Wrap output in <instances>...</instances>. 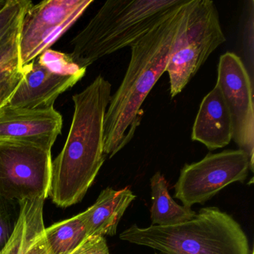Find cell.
Masks as SVG:
<instances>
[{
    "mask_svg": "<svg viewBox=\"0 0 254 254\" xmlns=\"http://www.w3.org/2000/svg\"><path fill=\"white\" fill-rule=\"evenodd\" d=\"M191 139L209 151L224 148L233 139V123L218 84L204 96L191 130Z\"/></svg>",
    "mask_w": 254,
    "mask_h": 254,
    "instance_id": "obj_12",
    "label": "cell"
},
{
    "mask_svg": "<svg viewBox=\"0 0 254 254\" xmlns=\"http://www.w3.org/2000/svg\"><path fill=\"white\" fill-rule=\"evenodd\" d=\"M45 197L19 201L17 222L0 254H51L44 225Z\"/></svg>",
    "mask_w": 254,
    "mask_h": 254,
    "instance_id": "obj_13",
    "label": "cell"
},
{
    "mask_svg": "<svg viewBox=\"0 0 254 254\" xmlns=\"http://www.w3.org/2000/svg\"><path fill=\"white\" fill-rule=\"evenodd\" d=\"M251 169L249 159L241 149L208 154L200 161L185 164L174 186L175 198L191 207L204 203L233 183H243Z\"/></svg>",
    "mask_w": 254,
    "mask_h": 254,
    "instance_id": "obj_7",
    "label": "cell"
},
{
    "mask_svg": "<svg viewBox=\"0 0 254 254\" xmlns=\"http://www.w3.org/2000/svg\"><path fill=\"white\" fill-rule=\"evenodd\" d=\"M8 0H0V11L8 3Z\"/></svg>",
    "mask_w": 254,
    "mask_h": 254,
    "instance_id": "obj_22",
    "label": "cell"
},
{
    "mask_svg": "<svg viewBox=\"0 0 254 254\" xmlns=\"http://www.w3.org/2000/svg\"><path fill=\"white\" fill-rule=\"evenodd\" d=\"M37 59L40 63L49 69L62 75L78 76L82 78L87 71L85 68L80 67L77 65L69 55L50 49L44 51Z\"/></svg>",
    "mask_w": 254,
    "mask_h": 254,
    "instance_id": "obj_18",
    "label": "cell"
},
{
    "mask_svg": "<svg viewBox=\"0 0 254 254\" xmlns=\"http://www.w3.org/2000/svg\"><path fill=\"white\" fill-rule=\"evenodd\" d=\"M23 79L8 105L23 109L54 108L59 96L77 84L81 77L54 72L38 59L23 66Z\"/></svg>",
    "mask_w": 254,
    "mask_h": 254,
    "instance_id": "obj_11",
    "label": "cell"
},
{
    "mask_svg": "<svg viewBox=\"0 0 254 254\" xmlns=\"http://www.w3.org/2000/svg\"><path fill=\"white\" fill-rule=\"evenodd\" d=\"M136 198L128 188L102 190L94 204L84 211L87 236H115L119 223L127 208Z\"/></svg>",
    "mask_w": 254,
    "mask_h": 254,
    "instance_id": "obj_14",
    "label": "cell"
},
{
    "mask_svg": "<svg viewBox=\"0 0 254 254\" xmlns=\"http://www.w3.org/2000/svg\"><path fill=\"white\" fill-rule=\"evenodd\" d=\"M225 41L215 2L190 0L166 67L171 97L183 91L209 56Z\"/></svg>",
    "mask_w": 254,
    "mask_h": 254,
    "instance_id": "obj_5",
    "label": "cell"
},
{
    "mask_svg": "<svg viewBox=\"0 0 254 254\" xmlns=\"http://www.w3.org/2000/svg\"><path fill=\"white\" fill-rule=\"evenodd\" d=\"M187 0H108L71 41L70 59L87 69L131 47Z\"/></svg>",
    "mask_w": 254,
    "mask_h": 254,
    "instance_id": "obj_3",
    "label": "cell"
},
{
    "mask_svg": "<svg viewBox=\"0 0 254 254\" xmlns=\"http://www.w3.org/2000/svg\"><path fill=\"white\" fill-rule=\"evenodd\" d=\"M164 254V253L160 252V253H155V254Z\"/></svg>",
    "mask_w": 254,
    "mask_h": 254,
    "instance_id": "obj_23",
    "label": "cell"
},
{
    "mask_svg": "<svg viewBox=\"0 0 254 254\" xmlns=\"http://www.w3.org/2000/svg\"><path fill=\"white\" fill-rule=\"evenodd\" d=\"M187 0L131 46L123 81L111 96L105 117V154L112 158L133 139L142 117V106L166 72L172 44L181 26Z\"/></svg>",
    "mask_w": 254,
    "mask_h": 254,
    "instance_id": "obj_2",
    "label": "cell"
},
{
    "mask_svg": "<svg viewBox=\"0 0 254 254\" xmlns=\"http://www.w3.org/2000/svg\"><path fill=\"white\" fill-rule=\"evenodd\" d=\"M120 238L166 254H254L240 224L212 206L202 208L192 219L179 224L148 227L133 224Z\"/></svg>",
    "mask_w": 254,
    "mask_h": 254,
    "instance_id": "obj_4",
    "label": "cell"
},
{
    "mask_svg": "<svg viewBox=\"0 0 254 254\" xmlns=\"http://www.w3.org/2000/svg\"><path fill=\"white\" fill-rule=\"evenodd\" d=\"M93 0H46L27 8L20 24L22 66L49 50L93 3Z\"/></svg>",
    "mask_w": 254,
    "mask_h": 254,
    "instance_id": "obj_8",
    "label": "cell"
},
{
    "mask_svg": "<svg viewBox=\"0 0 254 254\" xmlns=\"http://www.w3.org/2000/svg\"><path fill=\"white\" fill-rule=\"evenodd\" d=\"M51 151L23 142L0 141V198L29 200L50 195Z\"/></svg>",
    "mask_w": 254,
    "mask_h": 254,
    "instance_id": "obj_6",
    "label": "cell"
},
{
    "mask_svg": "<svg viewBox=\"0 0 254 254\" xmlns=\"http://www.w3.org/2000/svg\"><path fill=\"white\" fill-rule=\"evenodd\" d=\"M20 29V25L0 41V109L8 105L23 79L19 49Z\"/></svg>",
    "mask_w": 254,
    "mask_h": 254,
    "instance_id": "obj_15",
    "label": "cell"
},
{
    "mask_svg": "<svg viewBox=\"0 0 254 254\" xmlns=\"http://www.w3.org/2000/svg\"><path fill=\"white\" fill-rule=\"evenodd\" d=\"M32 4L30 0H8L0 11V41L20 26L25 12Z\"/></svg>",
    "mask_w": 254,
    "mask_h": 254,
    "instance_id": "obj_19",
    "label": "cell"
},
{
    "mask_svg": "<svg viewBox=\"0 0 254 254\" xmlns=\"http://www.w3.org/2000/svg\"><path fill=\"white\" fill-rule=\"evenodd\" d=\"M11 233L8 219L0 208V250L3 248Z\"/></svg>",
    "mask_w": 254,
    "mask_h": 254,
    "instance_id": "obj_21",
    "label": "cell"
},
{
    "mask_svg": "<svg viewBox=\"0 0 254 254\" xmlns=\"http://www.w3.org/2000/svg\"><path fill=\"white\" fill-rule=\"evenodd\" d=\"M70 254H110L106 239L103 236H90Z\"/></svg>",
    "mask_w": 254,
    "mask_h": 254,
    "instance_id": "obj_20",
    "label": "cell"
},
{
    "mask_svg": "<svg viewBox=\"0 0 254 254\" xmlns=\"http://www.w3.org/2000/svg\"><path fill=\"white\" fill-rule=\"evenodd\" d=\"M45 233L51 254H70L88 238L84 212L46 227Z\"/></svg>",
    "mask_w": 254,
    "mask_h": 254,
    "instance_id": "obj_17",
    "label": "cell"
},
{
    "mask_svg": "<svg viewBox=\"0 0 254 254\" xmlns=\"http://www.w3.org/2000/svg\"><path fill=\"white\" fill-rule=\"evenodd\" d=\"M62 126V116L55 108L31 110L7 105L0 109V141L32 144L52 151Z\"/></svg>",
    "mask_w": 254,
    "mask_h": 254,
    "instance_id": "obj_10",
    "label": "cell"
},
{
    "mask_svg": "<svg viewBox=\"0 0 254 254\" xmlns=\"http://www.w3.org/2000/svg\"><path fill=\"white\" fill-rule=\"evenodd\" d=\"M111 83L102 75L74 95V114L66 142L52 165L50 195L68 207L82 200L105 163V114L111 98Z\"/></svg>",
    "mask_w": 254,
    "mask_h": 254,
    "instance_id": "obj_1",
    "label": "cell"
},
{
    "mask_svg": "<svg viewBox=\"0 0 254 254\" xmlns=\"http://www.w3.org/2000/svg\"><path fill=\"white\" fill-rule=\"evenodd\" d=\"M151 220L156 226H169L187 222L197 212L188 206H181L173 200L169 192L168 183L160 172L151 178Z\"/></svg>",
    "mask_w": 254,
    "mask_h": 254,
    "instance_id": "obj_16",
    "label": "cell"
},
{
    "mask_svg": "<svg viewBox=\"0 0 254 254\" xmlns=\"http://www.w3.org/2000/svg\"><path fill=\"white\" fill-rule=\"evenodd\" d=\"M216 84L221 89L233 123V140L246 153L254 171V111L251 76L233 53L220 56Z\"/></svg>",
    "mask_w": 254,
    "mask_h": 254,
    "instance_id": "obj_9",
    "label": "cell"
}]
</instances>
